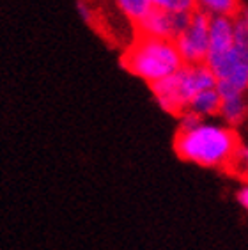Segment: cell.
Returning <instances> with one entry per match:
<instances>
[{
	"instance_id": "7c38bea8",
	"label": "cell",
	"mask_w": 248,
	"mask_h": 250,
	"mask_svg": "<svg viewBox=\"0 0 248 250\" xmlns=\"http://www.w3.org/2000/svg\"><path fill=\"white\" fill-rule=\"evenodd\" d=\"M154 7L170 13H190L197 7V0H151Z\"/></svg>"
},
{
	"instance_id": "9c48e42d",
	"label": "cell",
	"mask_w": 248,
	"mask_h": 250,
	"mask_svg": "<svg viewBox=\"0 0 248 250\" xmlns=\"http://www.w3.org/2000/svg\"><path fill=\"white\" fill-rule=\"evenodd\" d=\"M199 7L207 11L211 16H225V18H238L245 9L241 0H197Z\"/></svg>"
},
{
	"instance_id": "ba28073f",
	"label": "cell",
	"mask_w": 248,
	"mask_h": 250,
	"mask_svg": "<svg viewBox=\"0 0 248 250\" xmlns=\"http://www.w3.org/2000/svg\"><path fill=\"white\" fill-rule=\"evenodd\" d=\"M222 110H220V116L224 117L230 126H238L241 125L248 116V103L243 100L241 94H236V96L230 98H222Z\"/></svg>"
},
{
	"instance_id": "30bf717a",
	"label": "cell",
	"mask_w": 248,
	"mask_h": 250,
	"mask_svg": "<svg viewBox=\"0 0 248 250\" xmlns=\"http://www.w3.org/2000/svg\"><path fill=\"white\" fill-rule=\"evenodd\" d=\"M115 4L121 9V13L128 20H131L135 25L154 7L151 0H115Z\"/></svg>"
},
{
	"instance_id": "5bb4252c",
	"label": "cell",
	"mask_w": 248,
	"mask_h": 250,
	"mask_svg": "<svg viewBox=\"0 0 248 250\" xmlns=\"http://www.w3.org/2000/svg\"><path fill=\"white\" fill-rule=\"evenodd\" d=\"M238 201L241 202V206L245 208L248 211V187L247 188H241L238 192Z\"/></svg>"
},
{
	"instance_id": "3957f363",
	"label": "cell",
	"mask_w": 248,
	"mask_h": 250,
	"mask_svg": "<svg viewBox=\"0 0 248 250\" xmlns=\"http://www.w3.org/2000/svg\"><path fill=\"white\" fill-rule=\"evenodd\" d=\"M216 87V77L206 62L185 64L177 73L151 83V91L160 108L174 116H183L188 110L195 94Z\"/></svg>"
},
{
	"instance_id": "277c9868",
	"label": "cell",
	"mask_w": 248,
	"mask_h": 250,
	"mask_svg": "<svg viewBox=\"0 0 248 250\" xmlns=\"http://www.w3.org/2000/svg\"><path fill=\"white\" fill-rule=\"evenodd\" d=\"M209 23L211 15L197 4L195 9L191 11L188 27L174 41L185 64L206 62L209 53Z\"/></svg>"
},
{
	"instance_id": "6da1fadb",
	"label": "cell",
	"mask_w": 248,
	"mask_h": 250,
	"mask_svg": "<svg viewBox=\"0 0 248 250\" xmlns=\"http://www.w3.org/2000/svg\"><path fill=\"white\" fill-rule=\"evenodd\" d=\"M241 146L239 135L232 128L204 121L190 128H179L174 139V149L181 160L222 170L229 167Z\"/></svg>"
},
{
	"instance_id": "5b68a950",
	"label": "cell",
	"mask_w": 248,
	"mask_h": 250,
	"mask_svg": "<svg viewBox=\"0 0 248 250\" xmlns=\"http://www.w3.org/2000/svg\"><path fill=\"white\" fill-rule=\"evenodd\" d=\"M190 20H191V11L190 13H170V11L153 7L137 23V27H139L142 36L176 41L177 36L188 27Z\"/></svg>"
},
{
	"instance_id": "8992f818",
	"label": "cell",
	"mask_w": 248,
	"mask_h": 250,
	"mask_svg": "<svg viewBox=\"0 0 248 250\" xmlns=\"http://www.w3.org/2000/svg\"><path fill=\"white\" fill-rule=\"evenodd\" d=\"M234 46V21L225 16H211L209 23V57H218ZM206 59V61H207Z\"/></svg>"
},
{
	"instance_id": "4fadbf2b",
	"label": "cell",
	"mask_w": 248,
	"mask_h": 250,
	"mask_svg": "<svg viewBox=\"0 0 248 250\" xmlns=\"http://www.w3.org/2000/svg\"><path fill=\"white\" fill-rule=\"evenodd\" d=\"M77 11H78V15H80V18L83 20L87 25L94 23V11H92V7L87 4L85 0H78Z\"/></svg>"
},
{
	"instance_id": "7a4b0ae2",
	"label": "cell",
	"mask_w": 248,
	"mask_h": 250,
	"mask_svg": "<svg viewBox=\"0 0 248 250\" xmlns=\"http://www.w3.org/2000/svg\"><path fill=\"white\" fill-rule=\"evenodd\" d=\"M123 66L151 85L177 73L185 66V61L174 41L140 34L124 52Z\"/></svg>"
},
{
	"instance_id": "8fae6325",
	"label": "cell",
	"mask_w": 248,
	"mask_h": 250,
	"mask_svg": "<svg viewBox=\"0 0 248 250\" xmlns=\"http://www.w3.org/2000/svg\"><path fill=\"white\" fill-rule=\"evenodd\" d=\"M225 170L248 183V147L241 146V149L236 153V156H234L232 162H230L229 167L225 168Z\"/></svg>"
},
{
	"instance_id": "52a82bcc",
	"label": "cell",
	"mask_w": 248,
	"mask_h": 250,
	"mask_svg": "<svg viewBox=\"0 0 248 250\" xmlns=\"http://www.w3.org/2000/svg\"><path fill=\"white\" fill-rule=\"evenodd\" d=\"M222 96L220 92L216 91V87L213 89H206L201 91L199 94L193 96V100L190 101L188 105V110L186 112H193L197 116L206 117V116H220V110H222Z\"/></svg>"
}]
</instances>
